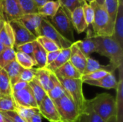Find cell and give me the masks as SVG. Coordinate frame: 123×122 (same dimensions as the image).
I'll list each match as a JSON object with an SVG mask.
<instances>
[{
    "mask_svg": "<svg viewBox=\"0 0 123 122\" xmlns=\"http://www.w3.org/2000/svg\"><path fill=\"white\" fill-rule=\"evenodd\" d=\"M97 43V53L105 56L110 60L111 64L116 70L123 65V47L112 37V36H95Z\"/></svg>",
    "mask_w": 123,
    "mask_h": 122,
    "instance_id": "obj_1",
    "label": "cell"
},
{
    "mask_svg": "<svg viewBox=\"0 0 123 122\" xmlns=\"http://www.w3.org/2000/svg\"><path fill=\"white\" fill-rule=\"evenodd\" d=\"M89 4L94 12V21L92 24L94 35L101 37L112 36L114 23L110 20L106 9L97 4L95 1H93Z\"/></svg>",
    "mask_w": 123,
    "mask_h": 122,
    "instance_id": "obj_2",
    "label": "cell"
},
{
    "mask_svg": "<svg viewBox=\"0 0 123 122\" xmlns=\"http://www.w3.org/2000/svg\"><path fill=\"white\" fill-rule=\"evenodd\" d=\"M58 79L61 83L66 93L74 102L80 115L84 111L87 103V100L85 99L83 92V81L81 78H58Z\"/></svg>",
    "mask_w": 123,
    "mask_h": 122,
    "instance_id": "obj_3",
    "label": "cell"
},
{
    "mask_svg": "<svg viewBox=\"0 0 123 122\" xmlns=\"http://www.w3.org/2000/svg\"><path fill=\"white\" fill-rule=\"evenodd\" d=\"M92 109L106 122L113 116L117 115L115 98L110 93L97 94L94 98L89 100Z\"/></svg>",
    "mask_w": 123,
    "mask_h": 122,
    "instance_id": "obj_4",
    "label": "cell"
},
{
    "mask_svg": "<svg viewBox=\"0 0 123 122\" xmlns=\"http://www.w3.org/2000/svg\"><path fill=\"white\" fill-rule=\"evenodd\" d=\"M71 14L65 9L61 8L56 14L49 18H46L55 27V29L66 40L71 42H75L74 35V27L71 20Z\"/></svg>",
    "mask_w": 123,
    "mask_h": 122,
    "instance_id": "obj_5",
    "label": "cell"
},
{
    "mask_svg": "<svg viewBox=\"0 0 123 122\" xmlns=\"http://www.w3.org/2000/svg\"><path fill=\"white\" fill-rule=\"evenodd\" d=\"M53 102L60 116L61 122H77L79 117V111L73 100L66 93Z\"/></svg>",
    "mask_w": 123,
    "mask_h": 122,
    "instance_id": "obj_6",
    "label": "cell"
},
{
    "mask_svg": "<svg viewBox=\"0 0 123 122\" xmlns=\"http://www.w3.org/2000/svg\"><path fill=\"white\" fill-rule=\"evenodd\" d=\"M40 36H44L53 41L62 50L71 47L73 42L63 37L46 19L43 17L40 26Z\"/></svg>",
    "mask_w": 123,
    "mask_h": 122,
    "instance_id": "obj_7",
    "label": "cell"
},
{
    "mask_svg": "<svg viewBox=\"0 0 123 122\" xmlns=\"http://www.w3.org/2000/svg\"><path fill=\"white\" fill-rule=\"evenodd\" d=\"M0 14L4 22L19 19L24 13L18 0H0Z\"/></svg>",
    "mask_w": 123,
    "mask_h": 122,
    "instance_id": "obj_8",
    "label": "cell"
},
{
    "mask_svg": "<svg viewBox=\"0 0 123 122\" xmlns=\"http://www.w3.org/2000/svg\"><path fill=\"white\" fill-rule=\"evenodd\" d=\"M9 23L14 32V48L19 45L36 40L37 37H35L30 31H28L19 20L12 21Z\"/></svg>",
    "mask_w": 123,
    "mask_h": 122,
    "instance_id": "obj_9",
    "label": "cell"
},
{
    "mask_svg": "<svg viewBox=\"0 0 123 122\" xmlns=\"http://www.w3.org/2000/svg\"><path fill=\"white\" fill-rule=\"evenodd\" d=\"M12 96L17 106L38 109L37 102L34 98L32 90L29 86L19 91L13 93Z\"/></svg>",
    "mask_w": 123,
    "mask_h": 122,
    "instance_id": "obj_10",
    "label": "cell"
},
{
    "mask_svg": "<svg viewBox=\"0 0 123 122\" xmlns=\"http://www.w3.org/2000/svg\"><path fill=\"white\" fill-rule=\"evenodd\" d=\"M38 109L41 116L48 120V122H61V119L54 102L48 95H46L41 104L39 105Z\"/></svg>",
    "mask_w": 123,
    "mask_h": 122,
    "instance_id": "obj_11",
    "label": "cell"
},
{
    "mask_svg": "<svg viewBox=\"0 0 123 122\" xmlns=\"http://www.w3.org/2000/svg\"><path fill=\"white\" fill-rule=\"evenodd\" d=\"M42 18L39 14H24L18 20L35 37H40V26Z\"/></svg>",
    "mask_w": 123,
    "mask_h": 122,
    "instance_id": "obj_12",
    "label": "cell"
},
{
    "mask_svg": "<svg viewBox=\"0 0 123 122\" xmlns=\"http://www.w3.org/2000/svg\"><path fill=\"white\" fill-rule=\"evenodd\" d=\"M75 42L79 49L86 58L90 57V55L97 52V43L94 35L91 29L87 31L86 36L84 40L75 41Z\"/></svg>",
    "mask_w": 123,
    "mask_h": 122,
    "instance_id": "obj_13",
    "label": "cell"
},
{
    "mask_svg": "<svg viewBox=\"0 0 123 122\" xmlns=\"http://www.w3.org/2000/svg\"><path fill=\"white\" fill-rule=\"evenodd\" d=\"M87 58L81 52L74 42L71 47V55L69 62L82 75L86 64Z\"/></svg>",
    "mask_w": 123,
    "mask_h": 122,
    "instance_id": "obj_14",
    "label": "cell"
},
{
    "mask_svg": "<svg viewBox=\"0 0 123 122\" xmlns=\"http://www.w3.org/2000/svg\"><path fill=\"white\" fill-rule=\"evenodd\" d=\"M119 70V79L117 81V86L116 88L117 96L115 99L117 107V122H123V65H120Z\"/></svg>",
    "mask_w": 123,
    "mask_h": 122,
    "instance_id": "obj_15",
    "label": "cell"
},
{
    "mask_svg": "<svg viewBox=\"0 0 123 122\" xmlns=\"http://www.w3.org/2000/svg\"><path fill=\"white\" fill-rule=\"evenodd\" d=\"M112 37L123 47V0L119 1L118 10L114 23Z\"/></svg>",
    "mask_w": 123,
    "mask_h": 122,
    "instance_id": "obj_16",
    "label": "cell"
},
{
    "mask_svg": "<svg viewBox=\"0 0 123 122\" xmlns=\"http://www.w3.org/2000/svg\"><path fill=\"white\" fill-rule=\"evenodd\" d=\"M83 83H86L90 86L100 87L105 89H116L117 86V80L114 73H110L106 76L95 81H84Z\"/></svg>",
    "mask_w": 123,
    "mask_h": 122,
    "instance_id": "obj_17",
    "label": "cell"
},
{
    "mask_svg": "<svg viewBox=\"0 0 123 122\" xmlns=\"http://www.w3.org/2000/svg\"><path fill=\"white\" fill-rule=\"evenodd\" d=\"M71 20L74 27V29L81 34L84 32L89 27L86 22L82 6L77 7L71 13Z\"/></svg>",
    "mask_w": 123,
    "mask_h": 122,
    "instance_id": "obj_18",
    "label": "cell"
},
{
    "mask_svg": "<svg viewBox=\"0 0 123 122\" xmlns=\"http://www.w3.org/2000/svg\"><path fill=\"white\" fill-rule=\"evenodd\" d=\"M0 42L5 48H14V32L9 23L7 22H4L0 28Z\"/></svg>",
    "mask_w": 123,
    "mask_h": 122,
    "instance_id": "obj_19",
    "label": "cell"
},
{
    "mask_svg": "<svg viewBox=\"0 0 123 122\" xmlns=\"http://www.w3.org/2000/svg\"><path fill=\"white\" fill-rule=\"evenodd\" d=\"M53 73L61 78H81L82 76L69 61L58 68Z\"/></svg>",
    "mask_w": 123,
    "mask_h": 122,
    "instance_id": "obj_20",
    "label": "cell"
},
{
    "mask_svg": "<svg viewBox=\"0 0 123 122\" xmlns=\"http://www.w3.org/2000/svg\"><path fill=\"white\" fill-rule=\"evenodd\" d=\"M115 70L116 69L111 64H109L107 65H104L100 64L99 61L92 58L91 57H88L86 67L82 75H86L97 70H105L109 73H115Z\"/></svg>",
    "mask_w": 123,
    "mask_h": 122,
    "instance_id": "obj_21",
    "label": "cell"
},
{
    "mask_svg": "<svg viewBox=\"0 0 123 122\" xmlns=\"http://www.w3.org/2000/svg\"><path fill=\"white\" fill-rule=\"evenodd\" d=\"M51 72L44 68H36L35 79L43 87V88L48 93L52 88V81L50 78Z\"/></svg>",
    "mask_w": 123,
    "mask_h": 122,
    "instance_id": "obj_22",
    "label": "cell"
},
{
    "mask_svg": "<svg viewBox=\"0 0 123 122\" xmlns=\"http://www.w3.org/2000/svg\"><path fill=\"white\" fill-rule=\"evenodd\" d=\"M50 78L52 81V88L47 93V95L53 101H55L63 97L66 94V92L57 76L53 73H51Z\"/></svg>",
    "mask_w": 123,
    "mask_h": 122,
    "instance_id": "obj_23",
    "label": "cell"
},
{
    "mask_svg": "<svg viewBox=\"0 0 123 122\" xmlns=\"http://www.w3.org/2000/svg\"><path fill=\"white\" fill-rule=\"evenodd\" d=\"M71 55V47L65 49L61 50V52L56 59L50 64L47 65L45 68L51 73H54L58 68L61 67L66 63L69 61V58Z\"/></svg>",
    "mask_w": 123,
    "mask_h": 122,
    "instance_id": "obj_24",
    "label": "cell"
},
{
    "mask_svg": "<svg viewBox=\"0 0 123 122\" xmlns=\"http://www.w3.org/2000/svg\"><path fill=\"white\" fill-rule=\"evenodd\" d=\"M47 54L48 52L44 50V48L35 40L33 52V60L35 63V66H37V68H44L46 67Z\"/></svg>",
    "mask_w": 123,
    "mask_h": 122,
    "instance_id": "obj_25",
    "label": "cell"
},
{
    "mask_svg": "<svg viewBox=\"0 0 123 122\" xmlns=\"http://www.w3.org/2000/svg\"><path fill=\"white\" fill-rule=\"evenodd\" d=\"M60 8L61 4L58 0L50 1L46 2L38 9V14L44 18L52 17L56 14Z\"/></svg>",
    "mask_w": 123,
    "mask_h": 122,
    "instance_id": "obj_26",
    "label": "cell"
},
{
    "mask_svg": "<svg viewBox=\"0 0 123 122\" xmlns=\"http://www.w3.org/2000/svg\"><path fill=\"white\" fill-rule=\"evenodd\" d=\"M4 69L5 70L9 78L12 86L18 81H19V76L23 68L18 64L16 60H14L9 64H8L4 68Z\"/></svg>",
    "mask_w": 123,
    "mask_h": 122,
    "instance_id": "obj_27",
    "label": "cell"
},
{
    "mask_svg": "<svg viewBox=\"0 0 123 122\" xmlns=\"http://www.w3.org/2000/svg\"><path fill=\"white\" fill-rule=\"evenodd\" d=\"M77 122H105L92 109L89 100L84 111L79 115Z\"/></svg>",
    "mask_w": 123,
    "mask_h": 122,
    "instance_id": "obj_28",
    "label": "cell"
},
{
    "mask_svg": "<svg viewBox=\"0 0 123 122\" xmlns=\"http://www.w3.org/2000/svg\"><path fill=\"white\" fill-rule=\"evenodd\" d=\"M0 92L1 96H11L12 95V85L9 78L2 68H0Z\"/></svg>",
    "mask_w": 123,
    "mask_h": 122,
    "instance_id": "obj_29",
    "label": "cell"
},
{
    "mask_svg": "<svg viewBox=\"0 0 123 122\" xmlns=\"http://www.w3.org/2000/svg\"><path fill=\"white\" fill-rule=\"evenodd\" d=\"M28 86L31 88L32 92L34 96V98L37 102V106H39V105L41 104V102L43 101L44 98L46 96L47 93L43 88V87L40 85V83L37 82V81L35 79V78L31 82H30L28 83Z\"/></svg>",
    "mask_w": 123,
    "mask_h": 122,
    "instance_id": "obj_30",
    "label": "cell"
},
{
    "mask_svg": "<svg viewBox=\"0 0 123 122\" xmlns=\"http://www.w3.org/2000/svg\"><path fill=\"white\" fill-rule=\"evenodd\" d=\"M17 105L12 96H1L0 98V112L16 111Z\"/></svg>",
    "mask_w": 123,
    "mask_h": 122,
    "instance_id": "obj_31",
    "label": "cell"
},
{
    "mask_svg": "<svg viewBox=\"0 0 123 122\" xmlns=\"http://www.w3.org/2000/svg\"><path fill=\"white\" fill-rule=\"evenodd\" d=\"M16 51L14 48H4L0 52V68H4L8 64L15 60Z\"/></svg>",
    "mask_w": 123,
    "mask_h": 122,
    "instance_id": "obj_32",
    "label": "cell"
},
{
    "mask_svg": "<svg viewBox=\"0 0 123 122\" xmlns=\"http://www.w3.org/2000/svg\"><path fill=\"white\" fill-rule=\"evenodd\" d=\"M15 60L23 69H30L35 65L34 60L23 52H16Z\"/></svg>",
    "mask_w": 123,
    "mask_h": 122,
    "instance_id": "obj_33",
    "label": "cell"
},
{
    "mask_svg": "<svg viewBox=\"0 0 123 122\" xmlns=\"http://www.w3.org/2000/svg\"><path fill=\"white\" fill-rule=\"evenodd\" d=\"M119 6V0H105V9H106L108 16L112 23H115V20L117 16Z\"/></svg>",
    "mask_w": 123,
    "mask_h": 122,
    "instance_id": "obj_34",
    "label": "cell"
},
{
    "mask_svg": "<svg viewBox=\"0 0 123 122\" xmlns=\"http://www.w3.org/2000/svg\"><path fill=\"white\" fill-rule=\"evenodd\" d=\"M24 14H38V7L34 0H18Z\"/></svg>",
    "mask_w": 123,
    "mask_h": 122,
    "instance_id": "obj_35",
    "label": "cell"
},
{
    "mask_svg": "<svg viewBox=\"0 0 123 122\" xmlns=\"http://www.w3.org/2000/svg\"><path fill=\"white\" fill-rule=\"evenodd\" d=\"M36 41L44 48V50L47 52H53L58 50H61L53 41H52L51 40L48 39L46 37L40 36L37 37Z\"/></svg>",
    "mask_w": 123,
    "mask_h": 122,
    "instance_id": "obj_36",
    "label": "cell"
},
{
    "mask_svg": "<svg viewBox=\"0 0 123 122\" xmlns=\"http://www.w3.org/2000/svg\"><path fill=\"white\" fill-rule=\"evenodd\" d=\"M16 112L21 118H22L25 122H27L31 117H32L35 114L38 113L39 109L37 108H25V107L17 106L16 109Z\"/></svg>",
    "mask_w": 123,
    "mask_h": 122,
    "instance_id": "obj_37",
    "label": "cell"
},
{
    "mask_svg": "<svg viewBox=\"0 0 123 122\" xmlns=\"http://www.w3.org/2000/svg\"><path fill=\"white\" fill-rule=\"evenodd\" d=\"M61 6L65 9H66L70 14L77 7L82 6L83 3L80 0H58Z\"/></svg>",
    "mask_w": 123,
    "mask_h": 122,
    "instance_id": "obj_38",
    "label": "cell"
},
{
    "mask_svg": "<svg viewBox=\"0 0 123 122\" xmlns=\"http://www.w3.org/2000/svg\"><path fill=\"white\" fill-rule=\"evenodd\" d=\"M34 47H35V41L19 45V46L14 47V50H15L16 52H23V53L29 55L31 58L33 59Z\"/></svg>",
    "mask_w": 123,
    "mask_h": 122,
    "instance_id": "obj_39",
    "label": "cell"
},
{
    "mask_svg": "<svg viewBox=\"0 0 123 122\" xmlns=\"http://www.w3.org/2000/svg\"><path fill=\"white\" fill-rule=\"evenodd\" d=\"M82 9L84 15V18L86 20V22L87 25H90L92 24L94 21V12L93 8L91 6L90 4H88L86 3H84L82 6Z\"/></svg>",
    "mask_w": 123,
    "mask_h": 122,
    "instance_id": "obj_40",
    "label": "cell"
},
{
    "mask_svg": "<svg viewBox=\"0 0 123 122\" xmlns=\"http://www.w3.org/2000/svg\"><path fill=\"white\" fill-rule=\"evenodd\" d=\"M35 73L36 68L23 69L19 76V81H24L29 83L35 78Z\"/></svg>",
    "mask_w": 123,
    "mask_h": 122,
    "instance_id": "obj_41",
    "label": "cell"
},
{
    "mask_svg": "<svg viewBox=\"0 0 123 122\" xmlns=\"http://www.w3.org/2000/svg\"><path fill=\"white\" fill-rule=\"evenodd\" d=\"M108 73H110L107 71L105 70H97V71H94L86 75H82L81 76V80L82 81H95V80H98L100 79L105 76H106Z\"/></svg>",
    "mask_w": 123,
    "mask_h": 122,
    "instance_id": "obj_42",
    "label": "cell"
},
{
    "mask_svg": "<svg viewBox=\"0 0 123 122\" xmlns=\"http://www.w3.org/2000/svg\"><path fill=\"white\" fill-rule=\"evenodd\" d=\"M2 115L5 116L6 117L9 118L13 122H26L22 118H21L16 111H8L1 113Z\"/></svg>",
    "mask_w": 123,
    "mask_h": 122,
    "instance_id": "obj_43",
    "label": "cell"
},
{
    "mask_svg": "<svg viewBox=\"0 0 123 122\" xmlns=\"http://www.w3.org/2000/svg\"><path fill=\"white\" fill-rule=\"evenodd\" d=\"M61 52V50H58L53 52H48L47 54V60H46V66L48 65L49 64L52 63L58 57V55H59Z\"/></svg>",
    "mask_w": 123,
    "mask_h": 122,
    "instance_id": "obj_44",
    "label": "cell"
},
{
    "mask_svg": "<svg viewBox=\"0 0 123 122\" xmlns=\"http://www.w3.org/2000/svg\"><path fill=\"white\" fill-rule=\"evenodd\" d=\"M28 86V83L24 81H18L17 83H16L14 85H13L12 86V93L19 91L24 88H25L26 87Z\"/></svg>",
    "mask_w": 123,
    "mask_h": 122,
    "instance_id": "obj_45",
    "label": "cell"
},
{
    "mask_svg": "<svg viewBox=\"0 0 123 122\" xmlns=\"http://www.w3.org/2000/svg\"><path fill=\"white\" fill-rule=\"evenodd\" d=\"M26 122H42V116H41L40 111L38 113L35 114L32 117H31Z\"/></svg>",
    "mask_w": 123,
    "mask_h": 122,
    "instance_id": "obj_46",
    "label": "cell"
},
{
    "mask_svg": "<svg viewBox=\"0 0 123 122\" xmlns=\"http://www.w3.org/2000/svg\"><path fill=\"white\" fill-rule=\"evenodd\" d=\"M50 1H56V0H34L35 3L36 4V5H37V7H38V9H39L40 6H42L43 4H45L46 2Z\"/></svg>",
    "mask_w": 123,
    "mask_h": 122,
    "instance_id": "obj_47",
    "label": "cell"
},
{
    "mask_svg": "<svg viewBox=\"0 0 123 122\" xmlns=\"http://www.w3.org/2000/svg\"><path fill=\"white\" fill-rule=\"evenodd\" d=\"M0 15H1V14H0ZM4 19H2V17H1V19H0V28L1 27V26H2V24H3V23H4ZM4 48H5V47H4V45H3L1 44V42H0V52H1Z\"/></svg>",
    "mask_w": 123,
    "mask_h": 122,
    "instance_id": "obj_48",
    "label": "cell"
},
{
    "mask_svg": "<svg viewBox=\"0 0 123 122\" xmlns=\"http://www.w3.org/2000/svg\"><path fill=\"white\" fill-rule=\"evenodd\" d=\"M96 2H97V4H98L99 6H102V7H104L105 8V0H94Z\"/></svg>",
    "mask_w": 123,
    "mask_h": 122,
    "instance_id": "obj_49",
    "label": "cell"
},
{
    "mask_svg": "<svg viewBox=\"0 0 123 122\" xmlns=\"http://www.w3.org/2000/svg\"><path fill=\"white\" fill-rule=\"evenodd\" d=\"M105 122H117V117H116V116H113L111 118H110L108 120H107Z\"/></svg>",
    "mask_w": 123,
    "mask_h": 122,
    "instance_id": "obj_50",
    "label": "cell"
},
{
    "mask_svg": "<svg viewBox=\"0 0 123 122\" xmlns=\"http://www.w3.org/2000/svg\"><path fill=\"white\" fill-rule=\"evenodd\" d=\"M3 116H4V115H3ZM4 122H13L12 120H10L9 118L6 117L5 116H4Z\"/></svg>",
    "mask_w": 123,
    "mask_h": 122,
    "instance_id": "obj_51",
    "label": "cell"
},
{
    "mask_svg": "<svg viewBox=\"0 0 123 122\" xmlns=\"http://www.w3.org/2000/svg\"><path fill=\"white\" fill-rule=\"evenodd\" d=\"M84 2L85 3H86V4H89L91 2H92L93 1H94V0H84Z\"/></svg>",
    "mask_w": 123,
    "mask_h": 122,
    "instance_id": "obj_52",
    "label": "cell"
},
{
    "mask_svg": "<svg viewBox=\"0 0 123 122\" xmlns=\"http://www.w3.org/2000/svg\"><path fill=\"white\" fill-rule=\"evenodd\" d=\"M4 120V116L2 115V114L0 112V121H3Z\"/></svg>",
    "mask_w": 123,
    "mask_h": 122,
    "instance_id": "obj_53",
    "label": "cell"
},
{
    "mask_svg": "<svg viewBox=\"0 0 123 122\" xmlns=\"http://www.w3.org/2000/svg\"><path fill=\"white\" fill-rule=\"evenodd\" d=\"M80 1H81V2H82V3H83V4H84V3H85V2H84V0H80Z\"/></svg>",
    "mask_w": 123,
    "mask_h": 122,
    "instance_id": "obj_54",
    "label": "cell"
},
{
    "mask_svg": "<svg viewBox=\"0 0 123 122\" xmlns=\"http://www.w3.org/2000/svg\"><path fill=\"white\" fill-rule=\"evenodd\" d=\"M1 97V92H0V98Z\"/></svg>",
    "mask_w": 123,
    "mask_h": 122,
    "instance_id": "obj_55",
    "label": "cell"
},
{
    "mask_svg": "<svg viewBox=\"0 0 123 122\" xmlns=\"http://www.w3.org/2000/svg\"><path fill=\"white\" fill-rule=\"evenodd\" d=\"M0 122H4V121L3 120V121H0Z\"/></svg>",
    "mask_w": 123,
    "mask_h": 122,
    "instance_id": "obj_56",
    "label": "cell"
},
{
    "mask_svg": "<svg viewBox=\"0 0 123 122\" xmlns=\"http://www.w3.org/2000/svg\"><path fill=\"white\" fill-rule=\"evenodd\" d=\"M123 1V0H119V1Z\"/></svg>",
    "mask_w": 123,
    "mask_h": 122,
    "instance_id": "obj_57",
    "label": "cell"
},
{
    "mask_svg": "<svg viewBox=\"0 0 123 122\" xmlns=\"http://www.w3.org/2000/svg\"><path fill=\"white\" fill-rule=\"evenodd\" d=\"M0 19H1V15H0Z\"/></svg>",
    "mask_w": 123,
    "mask_h": 122,
    "instance_id": "obj_58",
    "label": "cell"
}]
</instances>
